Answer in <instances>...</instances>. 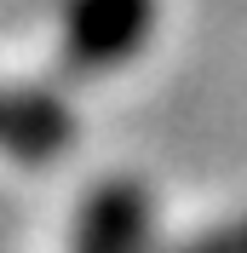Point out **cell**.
Listing matches in <instances>:
<instances>
[{
	"label": "cell",
	"instance_id": "4",
	"mask_svg": "<svg viewBox=\"0 0 247 253\" xmlns=\"http://www.w3.org/2000/svg\"><path fill=\"white\" fill-rule=\"evenodd\" d=\"M190 253H247V219L224 224V230H213V236H201Z\"/></svg>",
	"mask_w": 247,
	"mask_h": 253
},
{
	"label": "cell",
	"instance_id": "2",
	"mask_svg": "<svg viewBox=\"0 0 247 253\" xmlns=\"http://www.w3.org/2000/svg\"><path fill=\"white\" fill-rule=\"evenodd\" d=\"M75 121L46 86H0V150L17 161H52Z\"/></svg>",
	"mask_w": 247,
	"mask_h": 253
},
{
	"label": "cell",
	"instance_id": "3",
	"mask_svg": "<svg viewBox=\"0 0 247 253\" xmlns=\"http://www.w3.org/2000/svg\"><path fill=\"white\" fill-rule=\"evenodd\" d=\"M144 236H150V196L138 184H109L81 219L75 253H138Z\"/></svg>",
	"mask_w": 247,
	"mask_h": 253
},
{
	"label": "cell",
	"instance_id": "1",
	"mask_svg": "<svg viewBox=\"0 0 247 253\" xmlns=\"http://www.w3.org/2000/svg\"><path fill=\"white\" fill-rule=\"evenodd\" d=\"M161 0H63L58 12V69L69 81L115 75L150 46Z\"/></svg>",
	"mask_w": 247,
	"mask_h": 253
}]
</instances>
